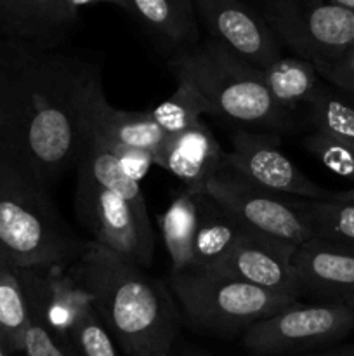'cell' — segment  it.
<instances>
[{
	"instance_id": "6da1fadb",
	"label": "cell",
	"mask_w": 354,
	"mask_h": 356,
	"mask_svg": "<svg viewBox=\"0 0 354 356\" xmlns=\"http://www.w3.org/2000/svg\"><path fill=\"white\" fill-rule=\"evenodd\" d=\"M101 72L58 49L0 42V155L45 188L78 165Z\"/></svg>"
},
{
	"instance_id": "7a4b0ae2",
	"label": "cell",
	"mask_w": 354,
	"mask_h": 356,
	"mask_svg": "<svg viewBox=\"0 0 354 356\" xmlns=\"http://www.w3.org/2000/svg\"><path fill=\"white\" fill-rule=\"evenodd\" d=\"M69 275L125 356L170 353L179 334L176 302L135 261L85 242Z\"/></svg>"
},
{
	"instance_id": "3957f363",
	"label": "cell",
	"mask_w": 354,
	"mask_h": 356,
	"mask_svg": "<svg viewBox=\"0 0 354 356\" xmlns=\"http://www.w3.org/2000/svg\"><path fill=\"white\" fill-rule=\"evenodd\" d=\"M85 242L66 225L49 188L0 155V254L23 270H66Z\"/></svg>"
},
{
	"instance_id": "277c9868",
	"label": "cell",
	"mask_w": 354,
	"mask_h": 356,
	"mask_svg": "<svg viewBox=\"0 0 354 356\" xmlns=\"http://www.w3.org/2000/svg\"><path fill=\"white\" fill-rule=\"evenodd\" d=\"M169 68L200 90L214 117L274 134L294 129L292 111L271 96L262 72L212 38L176 52Z\"/></svg>"
},
{
	"instance_id": "5b68a950",
	"label": "cell",
	"mask_w": 354,
	"mask_h": 356,
	"mask_svg": "<svg viewBox=\"0 0 354 356\" xmlns=\"http://www.w3.org/2000/svg\"><path fill=\"white\" fill-rule=\"evenodd\" d=\"M170 287L186 318L214 334L246 330L297 301L215 271L170 273Z\"/></svg>"
},
{
	"instance_id": "8992f818",
	"label": "cell",
	"mask_w": 354,
	"mask_h": 356,
	"mask_svg": "<svg viewBox=\"0 0 354 356\" xmlns=\"http://www.w3.org/2000/svg\"><path fill=\"white\" fill-rule=\"evenodd\" d=\"M278 42L309 63L332 61L354 49V10L321 0H257Z\"/></svg>"
},
{
	"instance_id": "52a82bcc",
	"label": "cell",
	"mask_w": 354,
	"mask_h": 356,
	"mask_svg": "<svg viewBox=\"0 0 354 356\" xmlns=\"http://www.w3.org/2000/svg\"><path fill=\"white\" fill-rule=\"evenodd\" d=\"M354 330V309L342 301L301 305L259 320L243 334V346L259 356L311 351L339 343Z\"/></svg>"
},
{
	"instance_id": "ba28073f",
	"label": "cell",
	"mask_w": 354,
	"mask_h": 356,
	"mask_svg": "<svg viewBox=\"0 0 354 356\" xmlns=\"http://www.w3.org/2000/svg\"><path fill=\"white\" fill-rule=\"evenodd\" d=\"M205 191L231 212L246 229L301 245L314 238L302 211V200L253 186L236 174L222 169L212 177Z\"/></svg>"
},
{
	"instance_id": "9c48e42d",
	"label": "cell",
	"mask_w": 354,
	"mask_h": 356,
	"mask_svg": "<svg viewBox=\"0 0 354 356\" xmlns=\"http://www.w3.org/2000/svg\"><path fill=\"white\" fill-rule=\"evenodd\" d=\"M280 143V136L274 132H236L231 152H226L222 169L273 193L328 200L332 191L309 179L281 152Z\"/></svg>"
},
{
	"instance_id": "30bf717a",
	"label": "cell",
	"mask_w": 354,
	"mask_h": 356,
	"mask_svg": "<svg viewBox=\"0 0 354 356\" xmlns=\"http://www.w3.org/2000/svg\"><path fill=\"white\" fill-rule=\"evenodd\" d=\"M75 209L80 222L94 236L92 242L135 261L139 266H151L155 249L142 240L127 202L82 170L76 177Z\"/></svg>"
},
{
	"instance_id": "8fae6325",
	"label": "cell",
	"mask_w": 354,
	"mask_h": 356,
	"mask_svg": "<svg viewBox=\"0 0 354 356\" xmlns=\"http://www.w3.org/2000/svg\"><path fill=\"white\" fill-rule=\"evenodd\" d=\"M193 6L208 38L260 72L283 56L280 42L262 14L245 0H193Z\"/></svg>"
},
{
	"instance_id": "7c38bea8",
	"label": "cell",
	"mask_w": 354,
	"mask_h": 356,
	"mask_svg": "<svg viewBox=\"0 0 354 356\" xmlns=\"http://www.w3.org/2000/svg\"><path fill=\"white\" fill-rule=\"evenodd\" d=\"M295 247L297 245L248 229L235 249L217 266L207 271L236 278L273 294L297 299L301 289L292 263Z\"/></svg>"
},
{
	"instance_id": "4fadbf2b",
	"label": "cell",
	"mask_w": 354,
	"mask_h": 356,
	"mask_svg": "<svg viewBox=\"0 0 354 356\" xmlns=\"http://www.w3.org/2000/svg\"><path fill=\"white\" fill-rule=\"evenodd\" d=\"M301 294L326 301H342L354 296V245L314 236L295 247L294 257Z\"/></svg>"
},
{
	"instance_id": "5bb4252c",
	"label": "cell",
	"mask_w": 354,
	"mask_h": 356,
	"mask_svg": "<svg viewBox=\"0 0 354 356\" xmlns=\"http://www.w3.org/2000/svg\"><path fill=\"white\" fill-rule=\"evenodd\" d=\"M89 129L108 148H130L155 159L169 136L153 118L151 111H125L111 106L104 96L101 79L89 97Z\"/></svg>"
},
{
	"instance_id": "9a60e30c",
	"label": "cell",
	"mask_w": 354,
	"mask_h": 356,
	"mask_svg": "<svg viewBox=\"0 0 354 356\" xmlns=\"http://www.w3.org/2000/svg\"><path fill=\"white\" fill-rule=\"evenodd\" d=\"M226 152L203 120L194 127L169 136L155 155V165L169 170L184 188L205 190L224 167Z\"/></svg>"
},
{
	"instance_id": "2e32d148",
	"label": "cell",
	"mask_w": 354,
	"mask_h": 356,
	"mask_svg": "<svg viewBox=\"0 0 354 356\" xmlns=\"http://www.w3.org/2000/svg\"><path fill=\"white\" fill-rule=\"evenodd\" d=\"M76 21L66 0H7L0 13V31L6 38L58 49Z\"/></svg>"
},
{
	"instance_id": "e0dca14e",
	"label": "cell",
	"mask_w": 354,
	"mask_h": 356,
	"mask_svg": "<svg viewBox=\"0 0 354 356\" xmlns=\"http://www.w3.org/2000/svg\"><path fill=\"white\" fill-rule=\"evenodd\" d=\"M76 167H78V170L85 172L87 176L92 177L101 186L115 191L127 202L128 209L132 211L135 222H137L142 240L146 242V245L155 249V235H153L149 212L148 207H146L144 197H142L141 184L121 169L117 156L110 153V149L90 132V129L89 139H87V145L83 148V153Z\"/></svg>"
},
{
	"instance_id": "ac0fdd59",
	"label": "cell",
	"mask_w": 354,
	"mask_h": 356,
	"mask_svg": "<svg viewBox=\"0 0 354 356\" xmlns=\"http://www.w3.org/2000/svg\"><path fill=\"white\" fill-rule=\"evenodd\" d=\"M246 232L248 229L231 212L207 191H200L191 271H207L217 266Z\"/></svg>"
},
{
	"instance_id": "d6986e66",
	"label": "cell",
	"mask_w": 354,
	"mask_h": 356,
	"mask_svg": "<svg viewBox=\"0 0 354 356\" xmlns=\"http://www.w3.org/2000/svg\"><path fill=\"white\" fill-rule=\"evenodd\" d=\"M130 7L139 23L174 54L200 42L193 0H130Z\"/></svg>"
},
{
	"instance_id": "ffe728a7",
	"label": "cell",
	"mask_w": 354,
	"mask_h": 356,
	"mask_svg": "<svg viewBox=\"0 0 354 356\" xmlns=\"http://www.w3.org/2000/svg\"><path fill=\"white\" fill-rule=\"evenodd\" d=\"M200 191L203 190L184 188L170 202L169 209L158 216V226L172 264V273H186L193 270V242Z\"/></svg>"
},
{
	"instance_id": "44dd1931",
	"label": "cell",
	"mask_w": 354,
	"mask_h": 356,
	"mask_svg": "<svg viewBox=\"0 0 354 356\" xmlns=\"http://www.w3.org/2000/svg\"><path fill=\"white\" fill-rule=\"evenodd\" d=\"M262 75L271 96L290 111L307 104L321 86L314 65L297 56H281Z\"/></svg>"
},
{
	"instance_id": "7402d4cb",
	"label": "cell",
	"mask_w": 354,
	"mask_h": 356,
	"mask_svg": "<svg viewBox=\"0 0 354 356\" xmlns=\"http://www.w3.org/2000/svg\"><path fill=\"white\" fill-rule=\"evenodd\" d=\"M30 325V305L16 266L0 268V343L9 353H23Z\"/></svg>"
},
{
	"instance_id": "603a6c76",
	"label": "cell",
	"mask_w": 354,
	"mask_h": 356,
	"mask_svg": "<svg viewBox=\"0 0 354 356\" xmlns=\"http://www.w3.org/2000/svg\"><path fill=\"white\" fill-rule=\"evenodd\" d=\"M307 106L309 120L314 131L330 136L354 149V106L339 90L321 83Z\"/></svg>"
},
{
	"instance_id": "cb8c5ba5",
	"label": "cell",
	"mask_w": 354,
	"mask_h": 356,
	"mask_svg": "<svg viewBox=\"0 0 354 356\" xmlns=\"http://www.w3.org/2000/svg\"><path fill=\"white\" fill-rule=\"evenodd\" d=\"M179 86L169 99L151 110L153 118L167 136H176L201 122V115H212L208 101L187 80H177Z\"/></svg>"
},
{
	"instance_id": "d4e9b609",
	"label": "cell",
	"mask_w": 354,
	"mask_h": 356,
	"mask_svg": "<svg viewBox=\"0 0 354 356\" xmlns=\"http://www.w3.org/2000/svg\"><path fill=\"white\" fill-rule=\"evenodd\" d=\"M302 211L314 236L354 245V204L302 198Z\"/></svg>"
},
{
	"instance_id": "484cf974",
	"label": "cell",
	"mask_w": 354,
	"mask_h": 356,
	"mask_svg": "<svg viewBox=\"0 0 354 356\" xmlns=\"http://www.w3.org/2000/svg\"><path fill=\"white\" fill-rule=\"evenodd\" d=\"M66 337L78 356H121L117 343L97 316L87 296L76 306Z\"/></svg>"
},
{
	"instance_id": "4316f807",
	"label": "cell",
	"mask_w": 354,
	"mask_h": 356,
	"mask_svg": "<svg viewBox=\"0 0 354 356\" xmlns=\"http://www.w3.org/2000/svg\"><path fill=\"white\" fill-rule=\"evenodd\" d=\"M304 146L326 169L354 183V149L318 131L304 139Z\"/></svg>"
},
{
	"instance_id": "83f0119b",
	"label": "cell",
	"mask_w": 354,
	"mask_h": 356,
	"mask_svg": "<svg viewBox=\"0 0 354 356\" xmlns=\"http://www.w3.org/2000/svg\"><path fill=\"white\" fill-rule=\"evenodd\" d=\"M23 353L24 356H78L68 337L56 332L38 313L31 309Z\"/></svg>"
},
{
	"instance_id": "f1b7e54d",
	"label": "cell",
	"mask_w": 354,
	"mask_h": 356,
	"mask_svg": "<svg viewBox=\"0 0 354 356\" xmlns=\"http://www.w3.org/2000/svg\"><path fill=\"white\" fill-rule=\"evenodd\" d=\"M319 79L344 96H354V49L332 61L312 63Z\"/></svg>"
},
{
	"instance_id": "f546056e",
	"label": "cell",
	"mask_w": 354,
	"mask_h": 356,
	"mask_svg": "<svg viewBox=\"0 0 354 356\" xmlns=\"http://www.w3.org/2000/svg\"><path fill=\"white\" fill-rule=\"evenodd\" d=\"M66 3H68L71 13L76 14V16H78L80 7L90 6V3H113V6L121 7L124 10H127V13H132L130 0H66Z\"/></svg>"
},
{
	"instance_id": "4dcf8cb0",
	"label": "cell",
	"mask_w": 354,
	"mask_h": 356,
	"mask_svg": "<svg viewBox=\"0 0 354 356\" xmlns=\"http://www.w3.org/2000/svg\"><path fill=\"white\" fill-rule=\"evenodd\" d=\"M302 356H354V343L344 344V346H332L326 350L316 351V353L302 355Z\"/></svg>"
},
{
	"instance_id": "1f68e13d",
	"label": "cell",
	"mask_w": 354,
	"mask_h": 356,
	"mask_svg": "<svg viewBox=\"0 0 354 356\" xmlns=\"http://www.w3.org/2000/svg\"><path fill=\"white\" fill-rule=\"evenodd\" d=\"M328 200H335V202H353L354 204V188L353 190H346V191H332Z\"/></svg>"
},
{
	"instance_id": "d6a6232c",
	"label": "cell",
	"mask_w": 354,
	"mask_h": 356,
	"mask_svg": "<svg viewBox=\"0 0 354 356\" xmlns=\"http://www.w3.org/2000/svg\"><path fill=\"white\" fill-rule=\"evenodd\" d=\"M321 2L337 3V6H342V7H347V9L354 10V0H321Z\"/></svg>"
},
{
	"instance_id": "836d02e7",
	"label": "cell",
	"mask_w": 354,
	"mask_h": 356,
	"mask_svg": "<svg viewBox=\"0 0 354 356\" xmlns=\"http://www.w3.org/2000/svg\"><path fill=\"white\" fill-rule=\"evenodd\" d=\"M342 302H346V305H349L351 308L354 309V296H351V298H346V299H342Z\"/></svg>"
},
{
	"instance_id": "e575fe53",
	"label": "cell",
	"mask_w": 354,
	"mask_h": 356,
	"mask_svg": "<svg viewBox=\"0 0 354 356\" xmlns=\"http://www.w3.org/2000/svg\"><path fill=\"white\" fill-rule=\"evenodd\" d=\"M10 353H9V351H7L6 350V348H3V344L2 343H0V356H9Z\"/></svg>"
},
{
	"instance_id": "d590c367",
	"label": "cell",
	"mask_w": 354,
	"mask_h": 356,
	"mask_svg": "<svg viewBox=\"0 0 354 356\" xmlns=\"http://www.w3.org/2000/svg\"><path fill=\"white\" fill-rule=\"evenodd\" d=\"M142 356H172V353H155V355H142Z\"/></svg>"
},
{
	"instance_id": "8d00e7d4",
	"label": "cell",
	"mask_w": 354,
	"mask_h": 356,
	"mask_svg": "<svg viewBox=\"0 0 354 356\" xmlns=\"http://www.w3.org/2000/svg\"><path fill=\"white\" fill-rule=\"evenodd\" d=\"M342 96H344V94H342ZM344 97H346V99L349 101V103L353 104V106H354V96H344Z\"/></svg>"
},
{
	"instance_id": "74e56055",
	"label": "cell",
	"mask_w": 354,
	"mask_h": 356,
	"mask_svg": "<svg viewBox=\"0 0 354 356\" xmlns=\"http://www.w3.org/2000/svg\"><path fill=\"white\" fill-rule=\"evenodd\" d=\"M6 3H7V0H0V13H2V10H3Z\"/></svg>"
},
{
	"instance_id": "f35d334b",
	"label": "cell",
	"mask_w": 354,
	"mask_h": 356,
	"mask_svg": "<svg viewBox=\"0 0 354 356\" xmlns=\"http://www.w3.org/2000/svg\"><path fill=\"white\" fill-rule=\"evenodd\" d=\"M6 263H7V261L3 259V256H2V254H0V268H2Z\"/></svg>"
}]
</instances>
